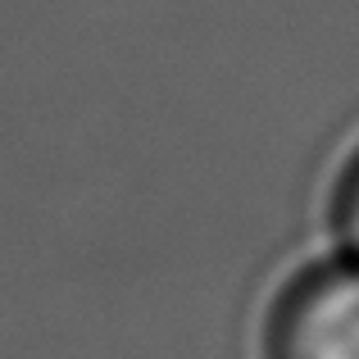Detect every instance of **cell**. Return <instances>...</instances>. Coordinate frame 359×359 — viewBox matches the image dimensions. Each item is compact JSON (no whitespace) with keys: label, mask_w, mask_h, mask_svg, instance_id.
<instances>
[{"label":"cell","mask_w":359,"mask_h":359,"mask_svg":"<svg viewBox=\"0 0 359 359\" xmlns=\"http://www.w3.org/2000/svg\"><path fill=\"white\" fill-rule=\"evenodd\" d=\"M269 359H359V259L337 255L305 269L278 296L264 337Z\"/></svg>","instance_id":"6da1fadb"},{"label":"cell","mask_w":359,"mask_h":359,"mask_svg":"<svg viewBox=\"0 0 359 359\" xmlns=\"http://www.w3.org/2000/svg\"><path fill=\"white\" fill-rule=\"evenodd\" d=\"M337 232H341V250L359 259V159L346 168L337 191Z\"/></svg>","instance_id":"7a4b0ae2"}]
</instances>
